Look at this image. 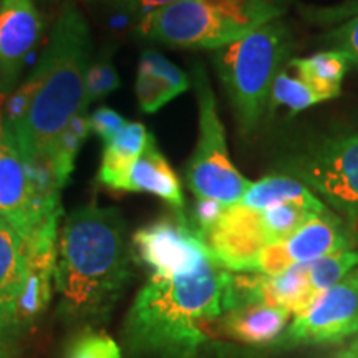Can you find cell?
Wrapping results in <instances>:
<instances>
[{"instance_id":"1","label":"cell","mask_w":358,"mask_h":358,"mask_svg":"<svg viewBox=\"0 0 358 358\" xmlns=\"http://www.w3.org/2000/svg\"><path fill=\"white\" fill-rule=\"evenodd\" d=\"M92 64V35L77 7H64L50 40L24 87L7 105L8 129L22 156L50 174L52 161L69 124L88 113L87 73ZM52 176V174H50Z\"/></svg>"},{"instance_id":"2","label":"cell","mask_w":358,"mask_h":358,"mask_svg":"<svg viewBox=\"0 0 358 358\" xmlns=\"http://www.w3.org/2000/svg\"><path fill=\"white\" fill-rule=\"evenodd\" d=\"M234 274L208 259L191 274L151 275L127 319L134 352L156 358H196L213 325L234 308Z\"/></svg>"},{"instance_id":"3","label":"cell","mask_w":358,"mask_h":358,"mask_svg":"<svg viewBox=\"0 0 358 358\" xmlns=\"http://www.w3.org/2000/svg\"><path fill=\"white\" fill-rule=\"evenodd\" d=\"M129 279L127 227L118 209L88 204L58 231L53 285L60 310L75 320L105 317Z\"/></svg>"},{"instance_id":"4","label":"cell","mask_w":358,"mask_h":358,"mask_svg":"<svg viewBox=\"0 0 358 358\" xmlns=\"http://www.w3.org/2000/svg\"><path fill=\"white\" fill-rule=\"evenodd\" d=\"M287 0H178L138 20L145 40L182 48H217L280 19Z\"/></svg>"},{"instance_id":"5","label":"cell","mask_w":358,"mask_h":358,"mask_svg":"<svg viewBox=\"0 0 358 358\" xmlns=\"http://www.w3.org/2000/svg\"><path fill=\"white\" fill-rule=\"evenodd\" d=\"M292 34L280 19L262 25L244 38L214 50L213 62L237 124L250 133L268 106L272 83L287 64Z\"/></svg>"},{"instance_id":"6","label":"cell","mask_w":358,"mask_h":358,"mask_svg":"<svg viewBox=\"0 0 358 358\" xmlns=\"http://www.w3.org/2000/svg\"><path fill=\"white\" fill-rule=\"evenodd\" d=\"M60 192L50 174L34 168L22 156L0 116V217L17 231L30 252L57 250L64 214Z\"/></svg>"},{"instance_id":"7","label":"cell","mask_w":358,"mask_h":358,"mask_svg":"<svg viewBox=\"0 0 358 358\" xmlns=\"http://www.w3.org/2000/svg\"><path fill=\"white\" fill-rule=\"evenodd\" d=\"M192 83L198 98L199 134L187 161L186 186L198 199L217 201L226 206L236 204L249 189L250 181L237 171L229 158L216 95L201 64L192 69Z\"/></svg>"},{"instance_id":"8","label":"cell","mask_w":358,"mask_h":358,"mask_svg":"<svg viewBox=\"0 0 358 358\" xmlns=\"http://www.w3.org/2000/svg\"><path fill=\"white\" fill-rule=\"evenodd\" d=\"M322 203L358 224V134H340L313 145L285 164Z\"/></svg>"},{"instance_id":"9","label":"cell","mask_w":358,"mask_h":358,"mask_svg":"<svg viewBox=\"0 0 358 358\" xmlns=\"http://www.w3.org/2000/svg\"><path fill=\"white\" fill-rule=\"evenodd\" d=\"M358 332V267L324 290L297 315L280 343L287 347L342 342Z\"/></svg>"},{"instance_id":"10","label":"cell","mask_w":358,"mask_h":358,"mask_svg":"<svg viewBox=\"0 0 358 358\" xmlns=\"http://www.w3.org/2000/svg\"><path fill=\"white\" fill-rule=\"evenodd\" d=\"M133 245L138 257L153 275L171 277L191 274L211 259L208 245L185 216L161 219L134 232Z\"/></svg>"},{"instance_id":"11","label":"cell","mask_w":358,"mask_h":358,"mask_svg":"<svg viewBox=\"0 0 358 358\" xmlns=\"http://www.w3.org/2000/svg\"><path fill=\"white\" fill-rule=\"evenodd\" d=\"M352 245L353 239L345 224L327 209L289 239L262 249L254 262L252 274L277 275L295 264L315 261L338 250L352 249Z\"/></svg>"},{"instance_id":"12","label":"cell","mask_w":358,"mask_h":358,"mask_svg":"<svg viewBox=\"0 0 358 358\" xmlns=\"http://www.w3.org/2000/svg\"><path fill=\"white\" fill-rule=\"evenodd\" d=\"M42 34L43 19L34 0L0 2V95L13 92L27 57Z\"/></svg>"},{"instance_id":"13","label":"cell","mask_w":358,"mask_h":358,"mask_svg":"<svg viewBox=\"0 0 358 358\" xmlns=\"http://www.w3.org/2000/svg\"><path fill=\"white\" fill-rule=\"evenodd\" d=\"M29 277V248L10 224L0 217V340L22 329L20 307Z\"/></svg>"},{"instance_id":"14","label":"cell","mask_w":358,"mask_h":358,"mask_svg":"<svg viewBox=\"0 0 358 358\" xmlns=\"http://www.w3.org/2000/svg\"><path fill=\"white\" fill-rule=\"evenodd\" d=\"M123 191L129 192H148L156 198H161L171 206L178 216L185 211V196L179 178L173 171L171 164L161 153L155 136L150 133L145 150L136 159L131 173L124 182Z\"/></svg>"},{"instance_id":"15","label":"cell","mask_w":358,"mask_h":358,"mask_svg":"<svg viewBox=\"0 0 358 358\" xmlns=\"http://www.w3.org/2000/svg\"><path fill=\"white\" fill-rule=\"evenodd\" d=\"M289 310L267 303H244L222 317L227 335L250 345L271 343L284 332L290 319Z\"/></svg>"},{"instance_id":"16","label":"cell","mask_w":358,"mask_h":358,"mask_svg":"<svg viewBox=\"0 0 358 358\" xmlns=\"http://www.w3.org/2000/svg\"><path fill=\"white\" fill-rule=\"evenodd\" d=\"M148 136L146 127L138 122H128L103 148L98 181L110 189L123 191L131 168L145 150Z\"/></svg>"},{"instance_id":"17","label":"cell","mask_w":358,"mask_h":358,"mask_svg":"<svg viewBox=\"0 0 358 358\" xmlns=\"http://www.w3.org/2000/svg\"><path fill=\"white\" fill-rule=\"evenodd\" d=\"M289 69L327 100L342 93V82L350 70V60L338 50H324L306 58H292Z\"/></svg>"},{"instance_id":"18","label":"cell","mask_w":358,"mask_h":358,"mask_svg":"<svg viewBox=\"0 0 358 358\" xmlns=\"http://www.w3.org/2000/svg\"><path fill=\"white\" fill-rule=\"evenodd\" d=\"M284 203L302 204L319 211L327 209L322 199L317 198L302 181L284 174H272L259 179L257 182H250L249 189L239 201V204L250 209H266L268 206Z\"/></svg>"},{"instance_id":"19","label":"cell","mask_w":358,"mask_h":358,"mask_svg":"<svg viewBox=\"0 0 358 358\" xmlns=\"http://www.w3.org/2000/svg\"><path fill=\"white\" fill-rule=\"evenodd\" d=\"M322 101H325V98L299 78L285 64L272 83L268 108H285L292 115H297Z\"/></svg>"},{"instance_id":"20","label":"cell","mask_w":358,"mask_h":358,"mask_svg":"<svg viewBox=\"0 0 358 358\" xmlns=\"http://www.w3.org/2000/svg\"><path fill=\"white\" fill-rule=\"evenodd\" d=\"M355 267H358V252L352 249L338 250L315 261L306 262L308 282L315 295L334 287L340 280L345 279Z\"/></svg>"},{"instance_id":"21","label":"cell","mask_w":358,"mask_h":358,"mask_svg":"<svg viewBox=\"0 0 358 358\" xmlns=\"http://www.w3.org/2000/svg\"><path fill=\"white\" fill-rule=\"evenodd\" d=\"M92 131L88 122V113L80 115L73 120L66 128V131L62 136L60 145L57 148L55 158L52 161L50 174L55 179L58 186L64 189L69 182L70 174L75 168V159H77L78 151L82 150V145L88 138V133Z\"/></svg>"},{"instance_id":"22","label":"cell","mask_w":358,"mask_h":358,"mask_svg":"<svg viewBox=\"0 0 358 358\" xmlns=\"http://www.w3.org/2000/svg\"><path fill=\"white\" fill-rule=\"evenodd\" d=\"M327 22L332 25L325 34L330 50L345 53L352 66L358 69V2L345 8H334Z\"/></svg>"},{"instance_id":"23","label":"cell","mask_w":358,"mask_h":358,"mask_svg":"<svg viewBox=\"0 0 358 358\" xmlns=\"http://www.w3.org/2000/svg\"><path fill=\"white\" fill-rule=\"evenodd\" d=\"M134 88H136L138 105L145 113H156L164 105H168L173 98L181 95L166 80L156 77V75L143 69H138Z\"/></svg>"},{"instance_id":"24","label":"cell","mask_w":358,"mask_h":358,"mask_svg":"<svg viewBox=\"0 0 358 358\" xmlns=\"http://www.w3.org/2000/svg\"><path fill=\"white\" fill-rule=\"evenodd\" d=\"M120 75L116 71L113 62L108 57H100L92 62L87 73V95L88 103L101 100L108 96L120 87Z\"/></svg>"},{"instance_id":"25","label":"cell","mask_w":358,"mask_h":358,"mask_svg":"<svg viewBox=\"0 0 358 358\" xmlns=\"http://www.w3.org/2000/svg\"><path fill=\"white\" fill-rule=\"evenodd\" d=\"M66 358H122V350L110 335L85 334L69 348Z\"/></svg>"},{"instance_id":"26","label":"cell","mask_w":358,"mask_h":358,"mask_svg":"<svg viewBox=\"0 0 358 358\" xmlns=\"http://www.w3.org/2000/svg\"><path fill=\"white\" fill-rule=\"evenodd\" d=\"M138 69H143L150 71V73L156 75V77L166 80V82L171 83L179 93H185L186 90H189L191 87L189 77H187L185 71L178 69L176 65L171 64L168 58H164L158 52H153V50L143 52V55L140 58V66H138Z\"/></svg>"},{"instance_id":"27","label":"cell","mask_w":358,"mask_h":358,"mask_svg":"<svg viewBox=\"0 0 358 358\" xmlns=\"http://www.w3.org/2000/svg\"><path fill=\"white\" fill-rule=\"evenodd\" d=\"M88 122L92 131L103 143H108L128 123V120L123 115H120L118 111L111 110L108 106H101V108L93 111L92 115H88Z\"/></svg>"},{"instance_id":"28","label":"cell","mask_w":358,"mask_h":358,"mask_svg":"<svg viewBox=\"0 0 358 358\" xmlns=\"http://www.w3.org/2000/svg\"><path fill=\"white\" fill-rule=\"evenodd\" d=\"M113 2L120 8H123V10L134 13L138 17H143L146 13L156 10V8L178 2V0H113Z\"/></svg>"},{"instance_id":"29","label":"cell","mask_w":358,"mask_h":358,"mask_svg":"<svg viewBox=\"0 0 358 358\" xmlns=\"http://www.w3.org/2000/svg\"><path fill=\"white\" fill-rule=\"evenodd\" d=\"M335 358H358V337L353 340L350 345L343 348L342 352H338Z\"/></svg>"},{"instance_id":"30","label":"cell","mask_w":358,"mask_h":358,"mask_svg":"<svg viewBox=\"0 0 358 358\" xmlns=\"http://www.w3.org/2000/svg\"><path fill=\"white\" fill-rule=\"evenodd\" d=\"M0 358H12L10 350H8V347L2 342V340H0Z\"/></svg>"},{"instance_id":"31","label":"cell","mask_w":358,"mask_h":358,"mask_svg":"<svg viewBox=\"0 0 358 358\" xmlns=\"http://www.w3.org/2000/svg\"><path fill=\"white\" fill-rule=\"evenodd\" d=\"M0 2H2V0H0Z\"/></svg>"}]
</instances>
